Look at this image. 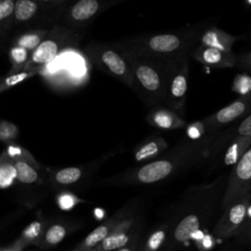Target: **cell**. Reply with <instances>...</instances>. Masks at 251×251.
I'll use <instances>...</instances> for the list:
<instances>
[{"mask_svg":"<svg viewBox=\"0 0 251 251\" xmlns=\"http://www.w3.org/2000/svg\"><path fill=\"white\" fill-rule=\"evenodd\" d=\"M238 39H240V36L227 33L217 26H208L202 31L198 44L232 52V46Z\"/></svg>","mask_w":251,"mask_h":251,"instance_id":"cell-9","label":"cell"},{"mask_svg":"<svg viewBox=\"0 0 251 251\" xmlns=\"http://www.w3.org/2000/svg\"><path fill=\"white\" fill-rule=\"evenodd\" d=\"M82 31L75 30L65 25H52L38 47L32 52L25 70L38 73L52 63L58 56L69 48L78 47L82 38Z\"/></svg>","mask_w":251,"mask_h":251,"instance_id":"cell-3","label":"cell"},{"mask_svg":"<svg viewBox=\"0 0 251 251\" xmlns=\"http://www.w3.org/2000/svg\"><path fill=\"white\" fill-rule=\"evenodd\" d=\"M81 172L78 168L70 167L59 171L56 175V180L62 184H70L79 179Z\"/></svg>","mask_w":251,"mask_h":251,"instance_id":"cell-19","label":"cell"},{"mask_svg":"<svg viewBox=\"0 0 251 251\" xmlns=\"http://www.w3.org/2000/svg\"><path fill=\"white\" fill-rule=\"evenodd\" d=\"M15 134V127L13 126V125L6 123V122H2L1 126H0V137L2 140L11 138L12 136H14Z\"/></svg>","mask_w":251,"mask_h":251,"instance_id":"cell-30","label":"cell"},{"mask_svg":"<svg viewBox=\"0 0 251 251\" xmlns=\"http://www.w3.org/2000/svg\"><path fill=\"white\" fill-rule=\"evenodd\" d=\"M173 170L171 162L156 161L142 167L137 174L138 179L143 183H152L166 177Z\"/></svg>","mask_w":251,"mask_h":251,"instance_id":"cell-11","label":"cell"},{"mask_svg":"<svg viewBox=\"0 0 251 251\" xmlns=\"http://www.w3.org/2000/svg\"><path fill=\"white\" fill-rule=\"evenodd\" d=\"M90 63L78 47L67 49L52 63L43 68L39 75L54 82H66L78 84L88 78V67Z\"/></svg>","mask_w":251,"mask_h":251,"instance_id":"cell-5","label":"cell"},{"mask_svg":"<svg viewBox=\"0 0 251 251\" xmlns=\"http://www.w3.org/2000/svg\"><path fill=\"white\" fill-rule=\"evenodd\" d=\"M15 169L17 173V178L24 183H33L36 181L38 176L35 170L28 164L23 161H19L15 164Z\"/></svg>","mask_w":251,"mask_h":251,"instance_id":"cell-18","label":"cell"},{"mask_svg":"<svg viewBox=\"0 0 251 251\" xmlns=\"http://www.w3.org/2000/svg\"><path fill=\"white\" fill-rule=\"evenodd\" d=\"M39 231H40V223L33 222L24 230V236L25 238L32 239L38 235Z\"/></svg>","mask_w":251,"mask_h":251,"instance_id":"cell-31","label":"cell"},{"mask_svg":"<svg viewBox=\"0 0 251 251\" xmlns=\"http://www.w3.org/2000/svg\"><path fill=\"white\" fill-rule=\"evenodd\" d=\"M165 235H166L165 231L161 230V229L153 232L150 235V237H149V239L147 241V248H148V250L149 251L157 250L160 247V245L162 244V242L164 241Z\"/></svg>","mask_w":251,"mask_h":251,"instance_id":"cell-27","label":"cell"},{"mask_svg":"<svg viewBox=\"0 0 251 251\" xmlns=\"http://www.w3.org/2000/svg\"><path fill=\"white\" fill-rule=\"evenodd\" d=\"M48 14L51 23L58 24L62 10L73 0H36Z\"/></svg>","mask_w":251,"mask_h":251,"instance_id":"cell-17","label":"cell"},{"mask_svg":"<svg viewBox=\"0 0 251 251\" xmlns=\"http://www.w3.org/2000/svg\"><path fill=\"white\" fill-rule=\"evenodd\" d=\"M245 109L246 103L244 101L238 100L220 110L216 117L220 123H228L243 114Z\"/></svg>","mask_w":251,"mask_h":251,"instance_id":"cell-16","label":"cell"},{"mask_svg":"<svg viewBox=\"0 0 251 251\" xmlns=\"http://www.w3.org/2000/svg\"><path fill=\"white\" fill-rule=\"evenodd\" d=\"M16 0L0 1V37L4 41L14 27Z\"/></svg>","mask_w":251,"mask_h":251,"instance_id":"cell-12","label":"cell"},{"mask_svg":"<svg viewBox=\"0 0 251 251\" xmlns=\"http://www.w3.org/2000/svg\"><path fill=\"white\" fill-rule=\"evenodd\" d=\"M36 75H38L37 72L29 70H23L16 73H8V75L1 81L0 90L4 91L11 87H14Z\"/></svg>","mask_w":251,"mask_h":251,"instance_id":"cell-15","label":"cell"},{"mask_svg":"<svg viewBox=\"0 0 251 251\" xmlns=\"http://www.w3.org/2000/svg\"><path fill=\"white\" fill-rule=\"evenodd\" d=\"M32 52L25 47L12 45L8 50V59L11 63V69L9 73H16L25 70L26 67Z\"/></svg>","mask_w":251,"mask_h":251,"instance_id":"cell-13","label":"cell"},{"mask_svg":"<svg viewBox=\"0 0 251 251\" xmlns=\"http://www.w3.org/2000/svg\"><path fill=\"white\" fill-rule=\"evenodd\" d=\"M66 234V229L61 225H54L52 226L47 233H46V240L50 244H57L63 240Z\"/></svg>","mask_w":251,"mask_h":251,"instance_id":"cell-23","label":"cell"},{"mask_svg":"<svg viewBox=\"0 0 251 251\" xmlns=\"http://www.w3.org/2000/svg\"><path fill=\"white\" fill-rule=\"evenodd\" d=\"M190 57L198 63L212 68H231L237 65L238 55L214 47L198 44L190 53Z\"/></svg>","mask_w":251,"mask_h":251,"instance_id":"cell-7","label":"cell"},{"mask_svg":"<svg viewBox=\"0 0 251 251\" xmlns=\"http://www.w3.org/2000/svg\"><path fill=\"white\" fill-rule=\"evenodd\" d=\"M51 26L49 27H31L23 30L13 37L11 40L12 45H18L26 48L30 52H33L38 45L42 42L44 37L49 32Z\"/></svg>","mask_w":251,"mask_h":251,"instance_id":"cell-10","label":"cell"},{"mask_svg":"<svg viewBox=\"0 0 251 251\" xmlns=\"http://www.w3.org/2000/svg\"><path fill=\"white\" fill-rule=\"evenodd\" d=\"M123 54L130 67L134 82L144 91L158 95L167 90L170 70L176 58L139 56L126 52Z\"/></svg>","mask_w":251,"mask_h":251,"instance_id":"cell-2","label":"cell"},{"mask_svg":"<svg viewBox=\"0 0 251 251\" xmlns=\"http://www.w3.org/2000/svg\"><path fill=\"white\" fill-rule=\"evenodd\" d=\"M90 65L123 81L128 86L135 84L130 67L115 42L90 41L83 49Z\"/></svg>","mask_w":251,"mask_h":251,"instance_id":"cell-4","label":"cell"},{"mask_svg":"<svg viewBox=\"0 0 251 251\" xmlns=\"http://www.w3.org/2000/svg\"><path fill=\"white\" fill-rule=\"evenodd\" d=\"M209 25L206 23L186 25L179 28L146 32L115 41L117 47L126 53L158 58L189 57L198 45L202 31Z\"/></svg>","mask_w":251,"mask_h":251,"instance_id":"cell-1","label":"cell"},{"mask_svg":"<svg viewBox=\"0 0 251 251\" xmlns=\"http://www.w3.org/2000/svg\"><path fill=\"white\" fill-rule=\"evenodd\" d=\"M199 220L195 215L184 217L175 230V237L177 241L188 240L199 229Z\"/></svg>","mask_w":251,"mask_h":251,"instance_id":"cell-14","label":"cell"},{"mask_svg":"<svg viewBox=\"0 0 251 251\" xmlns=\"http://www.w3.org/2000/svg\"><path fill=\"white\" fill-rule=\"evenodd\" d=\"M14 177H17V173L15 167L10 165H4L0 170V184L4 188L11 184Z\"/></svg>","mask_w":251,"mask_h":251,"instance_id":"cell-24","label":"cell"},{"mask_svg":"<svg viewBox=\"0 0 251 251\" xmlns=\"http://www.w3.org/2000/svg\"><path fill=\"white\" fill-rule=\"evenodd\" d=\"M158 152V146L155 142H150L141 147L135 154L136 161H143Z\"/></svg>","mask_w":251,"mask_h":251,"instance_id":"cell-26","label":"cell"},{"mask_svg":"<svg viewBox=\"0 0 251 251\" xmlns=\"http://www.w3.org/2000/svg\"><path fill=\"white\" fill-rule=\"evenodd\" d=\"M108 231H109V229L105 226H101L96 227L94 230H92L86 236V238L84 240L85 245L88 246V247H91V246H94L95 244H97L98 242L103 241L107 237Z\"/></svg>","mask_w":251,"mask_h":251,"instance_id":"cell-22","label":"cell"},{"mask_svg":"<svg viewBox=\"0 0 251 251\" xmlns=\"http://www.w3.org/2000/svg\"><path fill=\"white\" fill-rule=\"evenodd\" d=\"M75 201L71 195L64 194L59 198V204L62 209H70L74 205Z\"/></svg>","mask_w":251,"mask_h":251,"instance_id":"cell-35","label":"cell"},{"mask_svg":"<svg viewBox=\"0 0 251 251\" xmlns=\"http://www.w3.org/2000/svg\"><path fill=\"white\" fill-rule=\"evenodd\" d=\"M128 241L127 235L125 233H119V234H113L110 236H107L102 241V247L106 251L118 249L120 247H123L126 245V243Z\"/></svg>","mask_w":251,"mask_h":251,"instance_id":"cell-20","label":"cell"},{"mask_svg":"<svg viewBox=\"0 0 251 251\" xmlns=\"http://www.w3.org/2000/svg\"><path fill=\"white\" fill-rule=\"evenodd\" d=\"M118 251H130L129 249H126V248H123V249H120V250H118Z\"/></svg>","mask_w":251,"mask_h":251,"instance_id":"cell-36","label":"cell"},{"mask_svg":"<svg viewBox=\"0 0 251 251\" xmlns=\"http://www.w3.org/2000/svg\"><path fill=\"white\" fill-rule=\"evenodd\" d=\"M238 132L241 135L247 136V135H251V115L249 117H247L239 126L238 128Z\"/></svg>","mask_w":251,"mask_h":251,"instance_id":"cell-33","label":"cell"},{"mask_svg":"<svg viewBox=\"0 0 251 251\" xmlns=\"http://www.w3.org/2000/svg\"><path fill=\"white\" fill-rule=\"evenodd\" d=\"M44 15V8L36 0H16L14 27L31 28L32 24Z\"/></svg>","mask_w":251,"mask_h":251,"instance_id":"cell-8","label":"cell"},{"mask_svg":"<svg viewBox=\"0 0 251 251\" xmlns=\"http://www.w3.org/2000/svg\"><path fill=\"white\" fill-rule=\"evenodd\" d=\"M246 214V209L245 206L242 204H238L233 206L230 211H229V220L232 224H240L245 217Z\"/></svg>","mask_w":251,"mask_h":251,"instance_id":"cell-28","label":"cell"},{"mask_svg":"<svg viewBox=\"0 0 251 251\" xmlns=\"http://www.w3.org/2000/svg\"><path fill=\"white\" fill-rule=\"evenodd\" d=\"M129 0H73L61 12L59 24L82 31L108 9Z\"/></svg>","mask_w":251,"mask_h":251,"instance_id":"cell-6","label":"cell"},{"mask_svg":"<svg viewBox=\"0 0 251 251\" xmlns=\"http://www.w3.org/2000/svg\"><path fill=\"white\" fill-rule=\"evenodd\" d=\"M236 174L241 179H248L251 177V149L247 151L236 167Z\"/></svg>","mask_w":251,"mask_h":251,"instance_id":"cell-21","label":"cell"},{"mask_svg":"<svg viewBox=\"0 0 251 251\" xmlns=\"http://www.w3.org/2000/svg\"><path fill=\"white\" fill-rule=\"evenodd\" d=\"M234 89L240 94H246L251 91V76L248 75H239L234 79Z\"/></svg>","mask_w":251,"mask_h":251,"instance_id":"cell-25","label":"cell"},{"mask_svg":"<svg viewBox=\"0 0 251 251\" xmlns=\"http://www.w3.org/2000/svg\"><path fill=\"white\" fill-rule=\"evenodd\" d=\"M154 119L156 124L163 127H169L170 126H172V123H173L172 116L168 112H164V111L156 113Z\"/></svg>","mask_w":251,"mask_h":251,"instance_id":"cell-29","label":"cell"},{"mask_svg":"<svg viewBox=\"0 0 251 251\" xmlns=\"http://www.w3.org/2000/svg\"><path fill=\"white\" fill-rule=\"evenodd\" d=\"M237 159V144H233L227 151L226 155V164L227 165H231L233 163L236 162Z\"/></svg>","mask_w":251,"mask_h":251,"instance_id":"cell-34","label":"cell"},{"mask_svg":"<svg viewBox=\"0 0 251 251\" xmlns=\"http://www.w3.org/2000/svg\"><path fill=\"white\" fill-rule=\"evenodd\" d=\"M236 66H239L251 71V52L238 55Z\"/></svg>","mask_w":251,"mask_h":251,"instance_id":"cell-32","label":"cell"}]
</instances>
